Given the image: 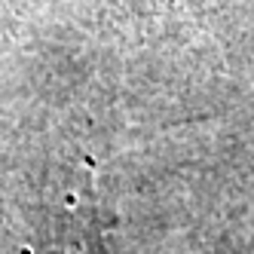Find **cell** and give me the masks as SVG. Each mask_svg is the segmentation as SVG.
Masks as SVG:
<instances>
[{
    "label": "cell",
    "mask_w": 254,
    "mask_h": 254,
    "mask_svg": "<svg viewBox=\"0 0 254 254\" xmlns=\"http://www.w3.org/2000/svg\"><path fill=\"white\" fill-rule=\"evenodd\" d=\"M70 254H89L86 248H74V251H70Z\"/></svg>",
    "instance_id": "cell-1"
}]
</instances>
